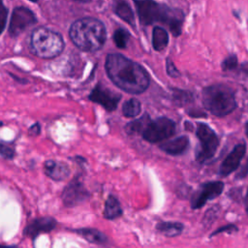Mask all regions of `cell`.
<instances>
[{
    "label": "cell",
    "instance_id": "9",
    "mask_svg": "<svg viewBox=\"0 0 248 248\" xmlns=\"http://www.w3.org/2000/svg\"><path fill=\"white\" fill-rule=\"evenodd\" d=\"M91 194L81 180L80 174H77L64 187L61 200L66 207H75L90 198Z\"/></svg>",
    "mask_w": 248,
    "mask_h": 248
},
{
    "label": "cell",
    "instance_id": "5",
    "mask_svg": "<svg viewBox=\"0 0 248 248\" xmlns=\"http://www.w3.org/2000/svg\"><path fill=\"white\" fill-rule=\"evenodd\" d=\"M64 48L59 33L46 27H38L30 36V49L38 57L50 59L58 56Z\"/></svg>",
    "mask_w": 248,
    "mask_h": 248
},
{
    "label": "cell",
    "instance_id": "31",
    "mask_svg": "<svg viewBox=\"0 0 248 248\" xmlns=\"http://www.w3.org/2000/svg\"><path fill=\"white\" fill-rule=\"evenodd\" d=\"M167 72H168L169 76H170V77H172V78H176V77L179 76L178 71H177L176 68L174 67L172 61L170 60V59L167 60Z\"/></svg>",
    "mask_w": 248,
    "mask_h": 248
},
{
    "label": "cell",
    "instance_id": "26",
    "mask_svg": "<svg viewBox=\"0 0 248 248\" xmlns=\"http://www.w3.org/2000/svg\"><path fill=\"white\" fill-rule=\"evenodd\" d=\"M238 232V228L236 225L234 224H227L225 226H222L220 228H218L217 230H215L214 232H212L209 235V237H213L219 233L222 232H227V233H233V232Z\"/></svg>",
    "mask_w": 248,
    "mask_h": 248
},
{
    "label": "cell",
    "instance_id": "16",
    "mask_svg": "<svg viewBox=\"0 0 248 248\" xmlns=\"http://www.w3.org/2000/svg\"><path fill=\"white\" fill-rule=\"evenodd\" d=\"M70 231L81 236L86 241L92 244L104 246L108 243V237L103 232L95 228H78V229H71Z\"/></svg>",
    "mask_w": 248,
    "mask_h": 248
},
{
    "label": "cell",
    "instance_id": "34",
    "mask_svg": "<svg viewBox=\"0 0 248 248\" xmlns=\"http://www.w3.org/2000/svg\"><path fill=\"white\" fill-rule=\"evenodd\" d=\"M247 176V163L240 167V170H238L235 174L236 179H244Z\"/></svg>",
    "mask_w": 248,
    "mask_h": 248
},
{
    "label": "cell",
    "instance_id": "28",
    "mask_svg": "<svg viewBox=\"0 0 248 248\" xmlns=\"http://www.w3.org/2000/svg\"><path fill=\"white\" fill-rule=\"evenodd\" d=\"M236 65H237L236 57L234 55H231L223 61L222 68L224 71H232L236 67Z\"/></svg>",
    "mask_w": 248,
    "mask_h": 248
},
{
    "label": "cell",
    "instance_id": "24",
    "mask_svg": "<svg viewBox=\"0 0 248 248\" xmlns=\"http://www.w3.org/2000/svg\"><path fill=\"white\" fill-rule=\"evenodd\" d=\"M129 38H130V35L129 33L124 30V29H117L115 32H114V35H113V41H114V44L116 45V46H118L119 48H124L126 46H127V43L129 41Z\"/></svg>",
    "mask_w": 248,
    "mask_h": 248
},
{
    "label": "cell",
    "instance_id": "17",
    "mask_svg": "<svg viewBox=\"0 0 248 248\" xmlns=\"http://www.w3.org/2000/svg\"><path fill=\"white\" fill-rule=\"evenodd\" d=\"M123 215V208L120 204L119 200L114 195H108L106 202L103 211V216L105 219L112 221L118 219Z\"/></svg>",
    "mask_w": 248,
    "mask_h": 248
},
{
    "label": "cell",
    "instance_id": "29",
    "mask_svg": "<svg viewBox=\"0 0 248 248\" xmlns=\"http://www.w3.org/2000/svg\"><path fill=\"white\" fill-rule=\"evenodd\" d=\"M7 16H8V9L2 2H0V35L5 28Z\"/></svg>",
    "mask_w": 248,
    "mask_h": 248
},
{
    "label": "cell",
    "instance_id": "25",
    "mask_svg": "<svg viewBox=\"0 0 248 248\" xmlns=\"http://www.w3.org/2000/svg\"><path fill=\"white\" fill-rule=\"evenodd\" d=\"M219 211H220V206H219V204H215L214 206H212L211 208H209V209L205 212V214H204V216H203V218H202V223H203L205 226L210 227V226L212 225V223L214 222V220L216 219V217L218 216Z\"/></svg>",
    "mask_w": 248,
    "mask_h": 248
},
{
    "label": "cell",
    "instance_id": "7",
    "mask_svg": "<svg viewBox=\"0 0 248 248\" xmlns=\"http://www.w3.org/2000/svg\"><path fill=\"white\" fill-rule=\"evenodd\" d=\"M176 123L166 116H160L150 120L141 133V137L149 143H159L174 136Z\"/></svg>",
    "mask_w": 248,
    "mask_h": 248
},
{
    "label": "cell",
    "instance_id": "36",
    "mask_svg": "<svg viewBox=\"0 0 248 248\" xmlns=\"http://www.w3.org/2000/svg\"><path fill=\"white\" fill-rule=\"evenodd\" d=\"M184 127H185V130L190 131V132H194V124L192 122L185 121L184 122Z\"/></svg>",
    "mask_w": 248,
    "mask_h": 248
},
{
    "label": "cell",
    "instance_id": "23",
    "mask_svg": "<svg viewBox=\"0 0 248 248\" xmlns=\"http://www.w3.org/2000/svg\"><path fill=\"white\" fill-rule=\"evenodd\" d=\"M172 101L178 107H183L193 101V95L191 92L175 89L172 94Z\"/></svg>",
    "mask_w": 248,
    "mask_h": 248
},
{
    "label": "cell",
    "instance_id": "21",
    "mask_svg": "<svg viewBox=\"0 0 248 248\" xmlns=\"http://www.w3.org/2000/svg\"><path fill=\"white\" fill-rule=\"evenodd\" d=\"M169 42V35L165 29L162 27L156 26L153 29V34H152V44L153 47L155 50H163Z\"/></svg>",
    "mask_w": 248,
    "mask_h": 248
},
{
    "label": "cell",
    "instance_id": "8",
    "mask_svg": "<svg viewBox=\"0 0 248 248\" xmlns=\"http://www.w3.org/2000/svg\"><path fill=\"white\" fill-rule=\"evenodd\" d=\"M225 184L220 180L206 181L199 185L190 198V205L192 209H200L208 201L218 198L224 191Z\"/></svg>",
    "mask_w": 248,
    "mask_h": 248
},
{
    "label": "cell",
    "instance_id": "35",
    "mask_svg": "<svg viewBox=\"0 0 248 248\" xmlns=\"http://www.w3.org/2000/svg\"><path fill=\"white\" fill-rule=\"evenodd\" d=\"M72 161H74L75 163H77V164H78L79 166H81V165H84V164H86V159L85 158H83V157H80V156H75V157H72V158H70Z\"/></svg>",
    "mask_w": 248,
    "mask_h": 248
},
{
    "label": "cell",
    "instance_id": "2",
    "mask_svg": "<svg viewBox=\"0 0 248 248\" xmlns=\"http://www.w3.org/2000/svg\"><path fill=\"white\" fill-rule=\"evenodd\" d=\"M136 9L140 20L144 25L162 22L169 26L174 36L181 32L184 15L180 10L171 9L151 0H136Z\"/></svg>",
    "mask_w": 248,
    "mask_h": 248
},
{
    "label": "cell",
    "instance_id": "3",
    "mask_svg": "<svg viewBox=\"0 0 248 248\" xmlns=\"http://www.w3.org/2000/svg\"><path fill=\"white\" fill-rule=\"evenodd\" d=\"M104 24L93 17H83L75 21L70 28V38L83 51H96L106 41Z\"/></svg>",
    "mask_w": 248,
    "mask_h": 248
},
{
    "label": "cell",
    "instance_id": "10",
    "mask_svg": "<svg viewBox=\"0 0 248 248\" xmlns=\"http://www.w3.org/2000/svg\"><path fill=\"white\" fill-rule=\"evenodd\" d=\"M246 149L247 144L244 140L236 143L232 151L222 161L218 170V175L220 177H227L232 172L235 171L240 167V163L246 155Z\"/></svg>",
    "mask_w": 248,
    "mask_h": 248
},
{
    "label": "cell",
    "instance_id": "12",
    "mask_svg": "<svg viewBox=\"0 0 248 248\" xmlns=\"http://www.w3.org/2000/svg\"><path fill=\"white\" fill-rule=\"evenodd\" d=\"M89 100L93 103L99 104L107 111L111 112L116 109L118 103L121 99V95L114 93L113 91L106 88L102 84H97L88 96Z\"/></svg>",
    "mask_w": 248,
    "mask_h": 248
},
{
    "label": "cell",
    "instance_id": "15",
    "mask_svg": "<svg viewBox=\"0 0 248 248\" xmlns=\"http://www.w3.org/2000/svg\"><path fill=\"white\" fill-rule=\"evenodd\" d=\"M190 146L189 137L186 135H181L174 139H171L166 142L159 145V148L171 156H178L184 154Z\"/></svg>",
    "mask_w": 248,
    "mask_h": 248
},
{
    "label": "cell",
    "instance_id": "4",
    "mask_svg": "<svg viewBox=\"0 0 248 248\" xmlns=\"http://www.w3.org/2000/svg\"><path fill=\"white\" fill-rule=\"evenodd\" d=\"M202 102L203 108L217 117H224L236 108L232 89L222 83L205 87L202 93Z\"/></svg>",
    "mask_w": 248,
    "mask_h": 248
},
{
    "label": "cell",
    "instance_id": "18",
    "mask_svg": "<svg viewBox=\"0 0 248 248\" xmlns=\"http://www.w3.org/2000/svg\"><path fill=\"white\" fill-rule=\"evenodd\" d=\"M184 224L178 221H161L155 226L157 232L167 237H175L180 235L184 231Z\"/></svg>",
    "mask_w": 248,
    "mask_h": 248
},
{
    "label": "cell",
    "instance_id": "30",
    "mask_svg": "<svg viewBox=\"0 0 248 248\" xmlns=\"http://www.w3.org/2000/svg\"><path fill=\"white\" fill-rule=\"evenodd\" d=\"M241 192H242V188L241 187H235V188H232L229 193L228 196L234 202H240L241 201Z\"/></svg>",
    "mask_w": 248,
    "mask_h": 248
},
{
    "label": "cell",
    "instance_id": "6",
    "mask_svg": "<svg viewBox=\"0 0 248 248\" xmlns=\"http://www.w3.org/2000/svg\"><path fill=\"white\" fill-rule=\"evenodd\" d=\"M199 143L196 147L195 158L200 164L209 162L216 154L220 140L216 132L204 122H197L195 130Z\"/></svg>",
    "mask_w": 248,
    "mask_h": 248
},
{
    "label": "cell",
    "instance_id": "27",
    "mask_svg": "<svg viewBox=\"0 0 248 248\" xmlns=\"http://www.w3.org/2000/svg\"><path fill=\"white\" fill-rule=\"evenodd\" d=\"M0 155L5 159L11 160L15 156V149L9 144L0 142Z\"/></svg>",
    "mask_w": 248,
    "mask_h": 248
},
{
    "label": "cell",
    "instance_id": "13",
    "mask_svg": "<svg viewBox=\"0 0 248 248\" xmlns=\"http://www.w3.org/2000/svg\"><path fill=\"white\" fill-rule=\"evenodd\" d=\"M57 226V221L53 217L44 216L32 220L24 229L23 233L27 237L35 238L41 233L49 232Z\"/></svg>",
    "mask_w": 248,
    "mask_h": 248
},
{
    "label": "cell",
    "instance_id": "14",
    "mask_svg": "<svg viewBox=\"0 0 248 248\" xmlns=\"http://www.w3.org/2000/svg\"><path fill=\"white\" fill-rule=\"evenodd\" d=\"M45 174L54 181L66 180L71 173L69 166L61 161L46 160L44 163Z\"/></svg>",
    "mask_w": 248,
    "mask_h": 248
},
{
    "label": "cell",
    "instance_id": "19",
    "mask_svg": "<svg viewBox=\"0 0 248 248\" xmlns=\"http://www.w3.org/2000/svg\"><path fill=\"white\" fill-rule=\"evenodd\" d=\"M113 10L116 13V15L128 22L130 25H135V17L134 14L130 8V6L127 4L124 0H114L113 2Z\"/></svg>",
    "mask_w": 248,
    "mask_h": 248
},
{
    "label": "cell",
    "instance_id": "32",
    "mask_svg": "<svg viewBox=\"0 0 248 248\" xmlns=\"http://www.w3.org/2000/svg\"><path fill=\"white\" fill-rule=\"evenodd\" d=\"M187 114L191 117H195V118H199V117H206V113H204L202 110L201 109H189L187 110Z\"/></svg>",
    "mask_w": 248,
    "mask_h": 248
},
{
    "label": "cell",
    "instance_id": "1",
    "mask_svg": "<svg viewBox=\"0 0 248 248\" xmlns=\"http://www.w3.org/2000/svg\"><path fill=\"white\" fill-rule=\"evenodd\" d=\"M106 71L110 80L127 93L140 94L149 85L146 71L138 63L119 53H110L107 56Z\"/></svg>",
    "mask_w": 248,
    "mask_h": 248
},
{
    "label": "cell",
    "instance_id": "39",
    "mask_svg": "<svg viewBox=\"0 0 248 248\" xmlns=\"http://www.w3.org/2000/svg\"><path fill=\"white\" fill-rule=\"evenodd\" d=\"M30 1H32V2H37L38 0H30Z\"/></svg>",
    "mask_w": 248,
    "mask_h": 248
},
{
    "label": "cell",
    "instance_id": "22",
    "mask_svg": "<svg viewBox=\"0 0 248 248\" xmlns=\"http://www.w3.org/2000/svg\"><path fill=\"white\" fill-rule=\"evenodd\" d=\"M141 111L140 102L135 98L129 99L122 106V114L127 118L138 116Z\"/></svg>",
    "mask_w": 248,
    "mask_h": 248
},
{
    "label": "cell",
    "instance_id": "20",
    "mask_svg": "<svg viewBox=\"0 0 248 248\" xmlns=\"http://www.w3.org/2000/svg\"><path fill=\"white\" fill-rule=\"evenodd\" d=\"M150 120H151L150 115L148 113H144L140 118H137L127 123L124 127L125 132L128 135H140V134L141 135L142 131L144 130V128L146 127V125Z\"/></svg>",
    "mask_w": 248,
    "mask_h": 248
},
{
    "label": "cell",
    "instance_id": "33",
    "mask_svg": "<svg viewBox=\"0 0 248 248\" xmlns=\"http://www.w3.org/2000/svg\"><path fill=\"white\" fill-rule=\"evenodd\" d=\"M40 133H41V125L38 122L31 125L28 130V134L30 136H38V135H40Z\"/></svg>",
    "mask_w": 248,
    "mask_h": 248
},
{
    "label": "cell",
    "instance_id": "37",
    "mask_svg": "<svg viewBox=\"0 0 248 248\" xmlns=\"http://www.w3.org/2000/svg\"><path fill=\"white\" fill-rule=\"evenodd\" d=\"M0 248H16V247H13V246H0Z\"/></svg>",
    "mask_w": 248,
    "mask_h": 248
},
{
    "label": "cell",
    "instance_id": "38",
    "mask_svg": "<svg viewBox=\"0 0 248 248\" xmlns=\"http://www.w3.org/2000/svg\"><path fill=\"white\" fill-rule=\"evenodd\" d=\"M76 1H81V2H86V1H89V0H76Z\"/></svg>",
    "mask_w": 248,
    "mask_h": 248
},
{
    "label": "cell",
    "instance_id": "11",
    "mask_svg": "<svg viewBox=\"0 0 248 248\" xmlns=\"http://www.w3.org/2000/svg\"><path fill=\"white\" fill-rule=\"evenodd\" d=\"M36 21L37 18L32 11L25 7H16L12 14L9 33L12 37H16Z\"/></svg>",
    "mask_w": 248,
    "mask_h": 248
}]
</instances>
